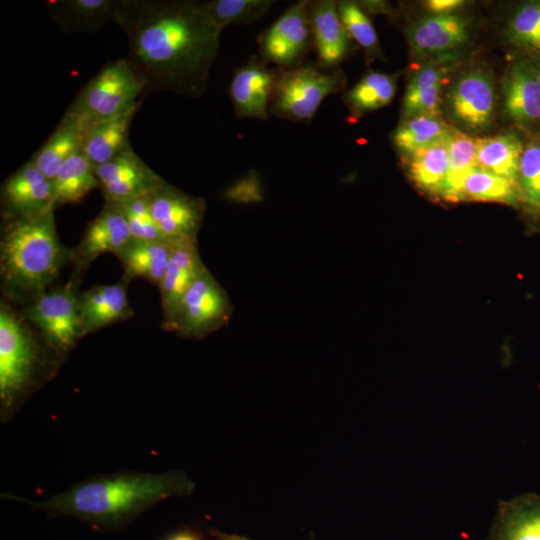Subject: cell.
I'll use <instances>...</instances> for the list:
<instances>
[{"label": "cell", "mask_w": 540, "mask_h": 540, "mask_svg": "<svg viewBox=\"0 0 540 540\" xmlns=\"http://www.w3.org/2000/svg\"><path fill=\"white\" fill-rule=\"evenodd\" d=\"M113 21L128 43L126 59L146 90L201 97L218 55L221 32L198 1L116 0Z\"/></svg>", "instance_id": "obj_1"}, {"label": "cell", "mask_w": 540, "mask_h": 540, "mask_svg": "<svg viewBox=\"0 0 540 540\" xmlns=\"http://www.w3.org/2000/svg\"><path fill=\"white\" fill-rule=\"evenodd\" d=\"M194 483L180 471L115 473L83 480L45 501L10 495L53 515L76 517L94 527H117L161 500L187 496Z\"/></svg>", "instance_id": "obj_2"}, {"label": "cell", "mask_w": 540, "mask_h": 540, "mask_svg": "<svg viewBox=\"0 0 540 540\" xmlns=\"http://www.w3.org/2000/svg\"><path fill=\"white\" fill-rule=\"evenodd\" d=\"M54 212L36 218L5 217L0 242L4 293L31 303L57 276L71 251L60 243Z\"/></svg>", "instance_id": "obj_3"}, {"label": "cell", "mask_w": 540, "mask_h": 540, "mask_svg": "<svg viewBox=\"0 0 540 540\" xmlns=\"http://www.w3.org/2000/svg\"><path fill=\"white\" fill-rule=\"evenodd\" d=\"M146 90L141 77L126 58L107 63L79 91L64 116L85 128L139 109Z\"/></svg>", "instance_id": "obj_4"}, {"label": "cell", "mask_w": 540, "mask_h": 540, "mask_svg": "<svg viewBox=\"0 0 540 540\" xmlns=\"http://www.w3.org/2000/svg\"><path fill=\"white\" fill-rule=\"evenodd\" d=\"M40 350L33 335L10 308H0V401L6 417L30 389Z\"/></svg>", "instance_id": "obj_5"}, {"label": "cell", "mask_w": 540, "mask_h": 540, "mask_svg": "<svg viewBox=\"0 0 540 540\" xmlns=\"http://www.w3.org/2000/svg\"><path fill=\"white\" fill-rule=\"evenodd\" d=\"M344 83L340 71H325L316 65L277 68L269 116L290 121H308L314 117L321 103L340 91Z\"/></svg>", "instance_id": "obj_6"}, {"label": "cell", "mask_w": 540, "mask_h": 540, "mask_svg": "<svg viewBox=\"0 0 540 540\" xmlns=\"http://www.w3.org/2000/svg\"><path fill=\"white\" fill-rule=\"evenodd\" d=\"M231 313L226 291L205 267L181 301L175 332L185 338H203L226 325Z\"/></svg>", "instance_id": "obj_7"}, {"label": "cell", "mask_w": 540, "mask_h": 540, "mask_svg": "<svg viewBox=\"0 0 540 540\" xmlns=\"http://www.w3.org/2000/svg\"><path fill=\"white\" fill-rule=\"evenodd\" d=\"M260 57L277 68L289 69L302 64L313 49L310 1L301 0L288 7L258 37Z\"/></svg>", "instance_id": "obj_8"}, {"label": "cell", "mask_w": 540, "mask_h": 540, "mask_svg": "<svg viewBox=\"0 0 540 540\" xmlns=\"http://www.w3.org/2000/svg\"><path fill=\"white\" fill-rule=\"evenodd\" d=\"M495 98L492 74L477 67L460 73L447 90L445 105L450 118L459 126L481 132L493 122Z\"/></svg>", "instance_id": "obj_9"}, {"label": "cell", "mask_w": 540, "mask_h": 540, "mask_svg": "<svg viewBox=\"0 0 540 540\" xmlns=\"http://www.w3.org/2000/svg\"><path fill=\"white\" fill-rule=\"evenodd\" d=\"M25 318L34 323L46 342L58 351H68L82 337L78 296L70 284L36 298L26 309Z\"/></svg>", "instance_id": "obj_10"}, {"label": "cell", "mask_w": 540, "mask_h": 540, "mask_svg": "<svg viewBox=\"0 0 540 540\" xmlns=\"http://www.w3.org/2000/svg\"><path fill=\"white\" fill-rule=\"evenodd\" d=\"M504 113L525 136L540 137V82L530 61L513 55L501 83Z\"/></svg>", "instance_id": "obj_11"}, {"label": "cell", "mask_w": 540, "mask_h": 540, "mask_svg": "<svg viewBox=\"0 0 540 540\" xmlns=\"http://www.w3.org/2000/svg\"><path fill=\"white\" fill-rule=\"evenodd\" d=\"M94 172L106 202L121 203L152 194L167 182L130 148Z\"/></svg>", "instance_id": "obj_12"}, {"label": "cell", "mask_w": 540, "mask_h": 540, "mask_svg": "<svg viewBox=\"0 0 540 540\" xmlns=\"http://www.w3.org/2000/svg\"><path fill=\"white\" fill-rule=\"evenodd\" d=\"M152 218L166 240L197 239L205 201L172 187L168 183L149 195Z\"/></svg>", "instance_id": "obj_13"}, {"label": "cell", "mask_w": 540, "mask_h": 540, "mask_svg": "<svg viewBox=\"0 0 540 540\" xmlns=\"http://www.w3.org/2000/svg\"><path fill=\"white\" fill-rule=\"evenodd\" d=\"M172 241V252L166 273L158 286L163 309V327L174 331L181 301L205 268L197 249V239Z\"/></svg>", "instance_id": "obj_14"}, {"label": "cell", "mask_w": 540, "mask_h": 540, "mask_svg": "<svg viewBox=\"0 0 540 540\" xmlns=\"http://www.w3.org/2000/svg\"><path fill=\"white\" fill-rule=\"evenodd\" d=\"M277 68H270L261 57L251 56L248 61L234 69L229 95L237 118L269 117Z\"/></svg>", "instance_id": "obj_15"}, {"label": "cell", "mask_w": 540, "mask_h": 540, "mask_svg": "<svg viewBox=\"0 0 540 540\" xmlns=\"http://www.w3.org/2000/svg\"><path fill=\"white\" fill-rule=\"evenodd\" d=\"M2 200L5 217L36 218L56 207L52 181L31 161L3 183Z\"/></svg>", "instance_id": "obj_16"}, {"label": "cell", "mask_w": 540, "mask_h": 540, "mask_svg": "<svg viewBox=\"0 0 540 540\" xmlns=\"http://www.w3.org/2000/svg\"><path fill=\"white\" fill-rule=\"evenodd\" d=\"M469 36V21L454 13L423 17L407 33L412 54L421 58L455 54Z\"/></svg>", "instance_id": "obj_17"}, {"label": "cell", "mask_w": 540, "mask_h": 540, "mask_svg": "<svg viewBox=\"0 0 540 540\" xmlns=\"http://www.w3.org/2000/svg\"><path fill=\"white\" fill-rule=\"evenodd\" d=\"M132 240L126 217L118 203L106 202L88 224L79 245L71 251L78 270L86 269L100 254H116Z\"/></svg>", "instance_id": "obj_18"}, {"label": "cell", "mask_w": 540, "mask_h": 540, "mask_svg": "<svg viewBox=\"0 0 540 540\" xmlns=\"http://www.w3.org/2000/svg\"><path fill=\"white\" fill-rule=\"evenodd\" d=\"M457 61L456 54L431 58L415 70L403 97V118L416 115L441 116L443 87Z\"/></svg>", "instance_id": "obj_19"}, {"label": "cell", "mask_w": 540, "mask_h": 540, "mask_svg": "<svg viewBox=\"0 0 540 540\" xmlns=\"http://www.w3.org/2000/svg\"><path fill=\"white\" fill-rule=\"evenodd\" d=\"M310 23L316 66L332 71L341 64L351 50V38L344 28L333 0L310 1Z\"/></svg>", "instance_id": "obj_20"}, {"label": "cell", "mask_w": 540, "mask_h": 540, "mask_svg": "<svg viewBox=\"0 0 540 540\" xmlns=\"http://www.w3.org/2000/svg\"><path fill=\"white\" fill-rule=\"evenodd\" d=\"M487 540H540V495L500 501Z\"/></svg>", "instance_id": "obj_21"}, {"label": "cell", "mask_w": 540, "mask_h": 540, "mask_svg": "<svg viewBox=\"0 0 540 540\" xmlns=\"http://www.w3.org/2000/svg\"><path fill=\"white\" fill-rule=\"evenodd\" d=\"M82 337L134 315L124 283L95 286L78 295Z\"/></svg>", "instance_id": "obj_22"}, {"label": "cell", "mask_w": 540, "mask_h": 540, "mask_svg": "<svg viewBox=\"0 0 540 540\" xmlns=\"http://www.w3.org/2000/svg\"><path fill=\"white\" fill-rule=\"evenodd\" d=\"M525 140L526 136L514 127L494 136L477 138V167L516 186Z\"/></svg>", "instance_id": "obj_23"}, {"label": "cell", "mask_w": 540, "mask_h": 540, "mask_svg": "<svg viewBox=\"0 0 540 540\" xmlns=\"http://www.w3.org/2000/svg\"><path fill=\"white\" fill-rule=\"evenodd\" d=\"M46 6L59 28L71 34L94 32L113 21L116 0H53Z\"/></svg>", "instance_id": "obj_24"}, {"label": "cell", "mask_w": 540, "mask_h": 540, "mask_svg": "<svg viewBox=\"0 0 540 540\" xmlns=\"http://www.w3.org/2000/svg\"><path fill=\"white\" fill-rule=\"evenodd\" d=\"M409 179L425 194L443 199L449 158L448 137L403 156Z\"/></svg>", "instance_id": "obj_25"}, {"label": "cell", "mask_w": 540, "mask_h": 540, "mask_svg": "<svg viewBox=\"0 0 540 540\" xmlns=\"http://www.w3.org/2000/svg\"><path fill=\"white\" fill-rule=\"evenodd\" d=\"M172 252L171 240L133 239L115 255L121 260L125 278L141 277L159 286Z\"/></svg>", "instance_id": "obj_26"}, {"label": "cell", "mask_w": 540, "mask_h": 540, "mask_svg": "<svg viewBox=\"0 0 540 540\" xmlns=\"http://www.w3.org/2000/svg\"><path fill=\"white\" fill-rule=\"evenodd\" d=\"M516 188L527 230L536 233L540 229V137L526 136Z\"/></svg>", "instance_id": "obj_27"}, {"label": "cell", "mask_w": 540, "mask_h": 540, "mask_svg": "<svg viewBox=\"0 0 540 540\" xmlns=\"http://www.w3.org/2000/svg\"><path fill=\"white\" fill-rule=\"evenodd\" d=\"M138 109L122 116L89 126L86 130L82 152L94 165H101L132 148L129 131Z\"/></svg>", "instance_id": "obj_28"}, {"label": "cell", "mask_w": 540, "mask_h": 540, "mask_svg": "<svg viewBox=\"0 0 540 540\" xmlns=\"http://www.w3.org/2000/svg\"><path fill=\"white\" fill-rule=\"evenodd\" d=\"M87 128L63 115L55 130L30 160L51 181L59 167L83 147Z\"/></svg>", "instance_id": "obj_29"}, {"label": "cell", "mask_w": 540, "mask_h": 540, "mask_svg": "<svg viewBox=\"0 0 540 540\" xmlns=\"http://www.w3.org/2000/svg\"><path fill=\"white\" fill-rule=\"evenodd\" d=\"M55 206L78 204L99 188L94 165L82 151L68 158L52 179Z\"/></svg>", "instance_id": "obj_30"}, {"label": "cell", "mask_w": 540, "mask_h": 540, "mask_svg": "<svg viewBox=\"0 0 540 540\" xmlns=\"http://www.w3.org/2000/svg\"><path fill=\"white\" fill-rule=\"evenodd\" d=\"M505 38L514 55H540V0L516 4L506 21Z\"/></svg>", "instance_id": "obj_31"}, {"label": "cell", "mask_w": 540, "mask_h": 540, "mask_svg": "<svg viewBox=\"0 0 540 540\" xmlns=\"http://www.w3.org/2000/svg\"><path fill=\"white\" fill-rule=\"evenodd\" d=\"M394 74L370 71L348 90L343 101L354 117L388 105L396 91Z\"/></svg>", "instance_id": "obj_32"}, {"label": "cell", "mask_w": 540, "mask_h": 540, "mask_svg": "<svg viewBox=\"0 0 540 540\" xmlns=\"http://www.w3.org/2000/svg\"><path fill=\"white\" fill-rule=\"evenodd\" d=\"M451 130L441 116L416 115L404 118L392 134V141L406 156L447 138Z\"/></svg>", "instance_id": "obj_33"}, {"label": "cell", "mask_w": 540, "mask_h": 540, "mask_svg": "<svg viewBox=\"0 0 540 540\" xmlns=\"http://www.w3.org/2000/svg\"><path fill=\"white\" fill-rule=\"evenodd\" d=\"M271 0H211L198 6L204 18L220 32L228 25H247L263 18Z\"/></svg>", "instance_id": "obj_34"}, {"label": "cell", "mask_w": 540, "mask_h": 540, "mask_svg": "<svg viewBox=\"0 0 540 540\" xmlns=\"http://www.w3.org/2000/svg\"><path fill=\"white\" fill-rule=\"evenodd\" d=\"M477 138L452 128L448 136L449 166L443 200L458 202L466 176L477 168Z\"/></svg>", "instance_id": "obj_35"}, {"label": "cell", "mask_w": 540, "mask_h": 540, "mask_svg": "<svg viewBox=\"0 0 540 540\" xmlns=\"http://www.w3.org/2000/svg\"><path fill=\"white\" fill-rule=\"evenodd\" d=\"M458 201H487L519 207L517 188L512 182L478 167L464 179Z\"/></svg>", "instance_id": "obj_36"}, {"label": "cell", "mask_w": 540, "mask_h": 540, "mask_svg": "<svg viewBox=\"0 0 540 540\" xmlns=\"http://www.w3.org/2000/svg\"><path fill=\"white\" fill-rule=\"evenodd\" d=\"M337 9L341 22L349 34L369 56L380 55L375 28L361 5L353 1H338Z\"/></svg>", "instance_id": "obj_37"}, {"label": "cell", "mask_w": 540, "mask_h": 540, "mask_svg": "<svg viewBox=\"0 0 540 540\" xmlns=\"http://www.w3.org/2000/svg\"><path fill=\"white\" fill-rule=\"evenodd\" d=\"M118 204L126 217L133 239L166 240L152 218L149 195Z\"/></svg>", "instance_id": "obj_38"}, {"label": "cell", "mask_w": 540, "mask_h": 540, "mask_svg": "<svg viewBox=\"0 0 540 540\" xmlns=\"http://www.w3.org/2000/svg\"><path fill=\"white\" fill-rule=\"evenodd\" d=\"M463 4L462 0H429L425 2V7L433 15H446L453 14Z\"/></svg>", "instance_id": "obj_39"}, {"label": "cell", "mask_w": 540, "mask_h": 540, "mask_svg": "<svg viewBox=\"0 0 540 540\" xmlns=\"http://www.w3.org/2000/svg\"><path fill=\"white\" fill-rule=\"evenodd\" d=\"M165 540H204V538L196 530L185 528L172 533Z\"/></svg>", "instance_id": "obj_40"}, {"label": "cell", "mask_w": 540, "mask_h": 540, "mask_svg": "<svg viewBox=\"0 0 540 540\" xmlns=\"http://www.w3.org/2000/svg\"><path fill=\"white\" fill-rule=\"evenodd\" d=\"M208 532H209L210 535L215 537L217 540H252V539L247 538L245 536H240V535H236V534H228V533H224V532H221L219 530H216V529H210Z\"/></svg>", "instance_id": "obj_41"}, {"label": "cell", "mask_w": 540, "mask_h": 540, "mask_svg": "<svg viewBox=\"0 0 540 540\" xmlns=\"http://www.w3.org/2000/svg\"><path fill=\"white\" fill-rule=\"evenodd\" d=\"M533 66L536 76L540 82V55H533L526 57Z\"/></svg>", "instance_id": "obj_42"}, {"label": "cell", "mask_w": 540, "mask_h": 540, "mask_svg": "<svg viewBox=\"0 0 540 540\" xmlns=\"http://www.w3.org/2000/svg\"><path fill=\"white\" fill-rule=\"evenodd\" d=\"M311 540H314V537H313V535L311 536Z\"/></svg>", "instance_id": "obj_43"}]
</instances>
